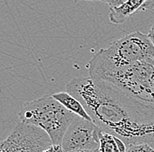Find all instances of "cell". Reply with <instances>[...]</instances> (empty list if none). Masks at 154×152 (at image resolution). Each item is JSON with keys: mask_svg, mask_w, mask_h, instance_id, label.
<instances>
[{"mask_svg": "<svg viewBox=\"0 0 154 152\" xmlns=\"http://www.w3.org/2000/svg\"><path fill=\"white\" fill-rule=\"evenodd\" d=\"M67 92L83 105L93 123L127 145L154 143V104L125 95L103 80L76 77Z\"/></svg>", "mask_w": 154, "mask_h": 152, "instance_id": "obj_1", "label": "cell"}, {"mask_svg": "<svg viewBox=\"0 0 154 152\" xmlns=\"http://www.w3.org/2000/svg\"><path fill=\"white\" fill-rule=\"evenodd\" d=\"M154 59V45L148 35L134 32L99 50L88 63L89 76L101 79L116 71Z\"/></svg>", "mask_w": 154, "mask_h": 152, "instance_id": "obj_2", "label": "cell"}, {"mask_svg": "<svg viewBox=\"0 0 154 152\" xmlns=\"http://www.w3.org/2000/svg\"><path fill=\"white\" fill-rule=\"evenodd\" d=\"M78 115L73 114L52 95L29 101L19 112L20 121L43 129L53 144L61 145L64 135Z\"/></svg>", "mask_w": 154, "mask_h": 152, "instance_id": "obj_3", "label": "cell"}, {"mask_svg": "<svg viewBox=\"0 0 154 152\" xmlns=\"http://www.w3.org/2000/svg\"><path fill=\"white\" fill-rule=\"evenodd\" d=\"M52 144L49 135L43 129L22 122L0 142L7 152H43Z\"/></svg>", "mask_w": 154, "mask_h": 152, "instance_id": "obj_4", "label": "cell"}, {"mask_svg": "<svg viewBox=\"0 0 154 152\" xmlns=\"http://www.w3.org/2000/svg\"><path fill=\"white\" fill-rule=\"evenodd\" d=\"M101 129L80 116L72 122L64 135L61 147L63 152L99 150V132Z\"/></svg>", "mask_w": 154, "mask_h": 152, "instance_id": "obj_5", "label": "cell"}, {"mask_svg": "<svg viewBox=\"0 0 154 152\" xmlns=\"http://www.w3.org/2000/svg\"><path fill=\"white\" fill-rule=\"evenodd\" d=\"M151 0H126L116 7H109V20L116 25L125 23L133 13L138 11H145L146 5Z\"/></svg>", "mask_w": 154, "mask_h": 152, "instance_id": "obj_6", "label": "cell"}, {"mask_svg": "<svg viewBox=\"0 0 154 152\" xmlns=\"http://www.w3.org/2000/svg\"><path fill=\"white\" fill-rule=\"evenodd\" d=\"M57 102H59L64 108H66L68 111L72 112L73 114H76L78 116L88 120L92 121L91 117L88 114L85 108L82 104L76 98L70 95L67 92H59L52 95Z\"/></svg>", "mask_w": 154, "mask_h": 152, "instance_id": "obj_7", "label": "cell"}, {"mask_svg": "<svg viewBox=\"0 0 154 152\" xmlns=\"http://www.w3.org/2000/svg\"><path fill=\"white\" fill-rule=\"evenodd\" d=\"M126 144L113 135L103 130L99 132V152H125Z\"/></svg>", "mask_w": 154, "mask_h": 152, "instance_id": "obj_8", "label": "cell"}, {"mask_svg": "<svg viewBox=\"0 0 154 152\" xmlns=\"http://www.w3.org/2000/svg\"><path fill=\"white\" fill-rule=\"evenodd\" d=\"M125 152H154V148L148 143L143 144H130L126 146Z\"/></svg>", "mask_w": 154, "mask_h": 152, "instance_id": "obj_9", "label": "cell"}, {"mask_svg": "<svg viewBox=\"0 0 154 152\" xmlns=\"http://www.w3.org/2000/svg\"><path fill=\"white\" fill-rule=\"evenodd\" d=\"M80 1H90V2H103L108 4L109 7H116L119 6L120 5L124 4L126 0H75V3L77 4Z\"/></svg>", "mask_w": 154, "mask_h": 152, "instance_id": "obj_10", "label": "cell"}, {"mask_svg": "<svg viewBox=\"0 0 154 152\" xmlns=\"http://www.w3.org/2000/svg\"><path fill=\"white\" fill-rule=\"evenodd\" d=\"M43 152H63L61 145H56V144H52L49 146L48 149H46Z\"/></svg>", "mask_w": 154, "mask_h": 152, "instance_id": "obj_11", "label": "cell"}, {"mask_svg": "<svg viewBox=\"0 0 154 152\" xmlns=\"http://www.w3.org/2000/svg\"><path fill=\"white\" fill-rule=\"evenodd\" d=\"M148 37L151 39V41L152 42V44L154 45V25L152 26V28L150 30L149 33H148Z\"/></svg>", "mask_w": 154, "mask_h": 152, "instance_id": "obj_12", "label": "cell"}, {"mask_svg": "<svg viewBox=\"0 0 154 152\" xmlns=\"http://www.w3.org/2000/svg\"><path fill=\"white\" fill-rule=\"evenodd\" d=\"M154 8V0H151L148 5H146V8L145 10H152Z\"/></svg>", "mask_w": 154, "mask_h": 152, "instance_id": "obj_13", "label": "cell"}, {"mask_svg": "<svg viewBox=\"0 0 154 152\" xmlns=\"http://www.w3.org/2000/svg\"><path fill=\"white\" fill-rule=\"evenodd\" d=\"M99 150H79L76 152H98Z\"/></svg>", "mask_w": 154, "mask_h": 152, "instance_id": "obj_14", "label": "cell"}, {"mask_svg": "<svg viewBox=\"0 0 154 152\" xmlns=\"http://www.w3.org/2000/svg\"><path fill=\"white\" fill-rule=\"evenodd\" d=\"M0 152H7L5 150H4L3 148H2V146L0 145Z\"/></svg>", "mask_w": 154, "mask_h": 152, "instance_id": "obj_15", "label": "cell"}]
</instances>
